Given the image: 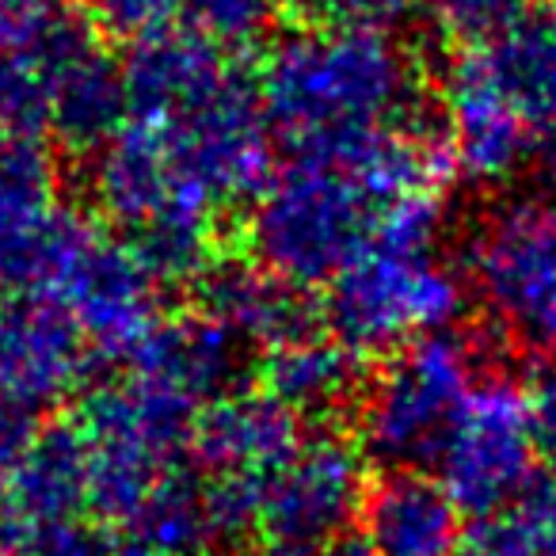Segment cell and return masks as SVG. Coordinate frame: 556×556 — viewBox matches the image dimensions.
<instances>
[{
    "instance_id": "obj_1",
    "label": "cell",
    "mask_w": 556,
    "mask_h": 556,
    "mask_svg": "<svg viewBox=\"0 0 556 556\" xmlns=\"http://www.w3.org/2000/svg\"><path fill=\"white\" fill-rule=\"evenodd\" d=\"M255 80L290 161L343 168L389 126L427 111L416 54L381 27H294L270 42Z\"/></svg>"
},
{
    "instance_id": "obj_2",
    "label": "cell",
    "mask_w": 556,
    "mask_h": 556,
    "mask_svg": "<svg viewBox=\"0 0 556 556\" xmlns=\"http://www.w3.org/2000/svg\"><path fill=\"white\" fill-rule=\"evenodd\" d=\"M510 336L492 320L404 343L358 396L363 454L381 469L434 465L469 396L495 374H510Z\"/></svg>"
},
{
    "instance_id": "obj_3",
    "label": "cell",
    "mask_w": 556,
    "mask_h": 556,
    "mask_svg": "<svg viewBox=\"0 0 556 556\" xmlns=\"http://www.w3.org/2000/svg\"><path fill=\"white\" fill-rule=\"evenodd\" d=\"M381 202L340 164L290 161L248 202V255L294 290H328L378 232Z\"/></svg>"
},
{
    "instance_id": "obj_4",
    "label": "cell",
    "mask_w": 556,
    "mask_h": 556,
    "mask_svg": "<svg viewBox=\"0 0 556 556\" xmlns=\"http://www.w3.org/2000/svg\"><path fill=\"white\" fill-rule=\"evenodd\" d=\"M465 298L469 282L439 260V248L374 237V244L325 290L320 325L358 358H389L419 336L454 328Z\"/></svg>"
},
{
    "instance_id": "obj_5",
    "label": "cell",
    "mask_w": 556,
    "mask_h": 556,
    "mask_svg": "<svg viewBox=\"0 0 556 556\" xmlns=\"http://www.w3.org/2000/svg\"><path fill=\"white\" fill-rule=\"evenodd\" d=\"M199 412L138 374L96 386L77 412L92 469V515L130 526L146 495L191 454Z\"/></svg>"
},
{
    "instance_id": "obj_6",
    "label": "cell",
    "mask_w": 556,
    "mask_h": 556,
    "mask_svg": "<svg viewBox=\"0 0 556 556\" xmlns=\"http://www.w3.org/2000/svg\"><path fill=\"white\" fill-rule=\"evenodd\" d=\"M465 282L515 348L556 351V202L495 206L465 244Z\"/></svg>"
},
{
    "instance_id": "obj_7",
    "label": "cell",
    "mask_w": 556,
    "mask_h": 556,
    "mask_svg": "<svg viewBox=\"0 0 556 556\" xmlns=\"http://www.w3.org/2000/svg\"><path fill=\"white\" fill-rule=\"evenodd\" d=\"M541 450L533 396L510 374H495L469 396L434 465L457 507L469 518H484L538 484Z\"/></svg>"
},
{
    "instance_id": "obj_8",
    "label": "cell",
    "mask_w": 556,
    "mask_h": 556,
    "mask_svg": "<svg viewBox=\"0 0 556 556\" xmlns=\"http://www.w3.org/2000/svg\"><path fill=\"white\" fill-rule=\"evenodd\" d=\"M366 454L336 431H317L260 480L255 538L267 556H317L358 522L366 503Z\"/></svg>"
},
{
    "instance_id": "obj_9",
    "label": "cell",
    "mask_w": 556,
    "mask_h": 556,
    "mask_svg": "<svg viewBox=\"0 0 556 556\" xmlns=\"http://www.w3.org/2000/svg\"><path fill=\"white\" fill-rule=\"evenodd\" d=\"M47 290L77 317L96 358L130 363L161 325V282L126 240L103 232L88 217L73 229Z\"/></svg>"
},
{
    "instance_id": "obj_10",
    "label": "cell",
    "mask_w": 556,
    "mask_h": 556,
    "mask_svg": "<svg viewBox=\"0 0 556 556\" xmlns=\"http://www.w3.org/2000/svg\"><path fill=\"white\" fill-rule=\"evenodd\" d=\"M164 134L214 206L252 202L275 176L278 141L263 108L260 80L237 65L214 96L187 111L179 123L164 126Z\"/></svg>"
},
{
    "instance_id": "obj_11",
    "label": "cell",
    "mask_w": 556,
    "mask_h": 556,
    "mask_svg": "<svg viewBox=\"0 0 556 556\" xmlns=\"http://www.w3.org/2000/svg\"><path fill=\"white\" fill-rule=\"evenodd\" d=\"M92 363L88 336L50 290L0 294V404L42 416L85 386Z\"/></svg>"
},
{
    "instance_id": "obj_12",
    "label": "cell",
    "mask_w": 556,
    "mask_h": 556,
    "mask_svg": "<svg viewBox=\"0 0 556 556\" xmlns=\"http://www.w3.org/2000/svg\"><path fill=\"white\" fill-rule=\"evenodd\" d=\"M88 194L96 210L123 229V237L168 217L217 210L184 168L168 134L146 123H126L96 149L88 161Z\"/></svg>"
},
{
    "instance_id": "obj_13",
    "label": "cell",
    "mask_w": 556,
    "mask_h": 556,
    "mask_svg": "<svg viewBox=\"0 0 556 556\" xmlns=\"http://www.w3.org/2000/svg\"><path fill=\"white\" fill-rule=\"evenodd\" d=\"M442 123L457 172L472 184H503L538 149V130L495 85L477 47H465L450 62L442 88Z\"/></svg>"
},
{
    "instance_id": "obj_14",
    "label": "cell",
    "mask_w": 556,
    "mask_h": 556,
    "mask_svg": "<svg viewBox=\"0 0 556 556\" xmlns=\"http://www.w3.org/2000/svg\"><path fill=\"white\" fill-rule=\"evenodd\" d=\"M305 442L302 416L267 389H232L210 401L194 424V465L214 477L263 480Z\"/></svg>"
},
{
    "instance_id": "obj_15",
    "label": "cell",
    "mask_w": 556,
    "mask_h": 556,
    "mask_svg": "<svg viewBox=\"0 0 556 556\" xmlns=\"http://www.w3.org/2000/svg\"><path fill=\"white\" fill-rule=\"evenodd\" d=\"M194 309L214 317L244 348H275L320 325V305L270 275L252 255H217L194 282Z\"/></svg>"
},
{
    "instance_id": "obj_16",
    "label": "cell",
    "mask_w": 556,
    "mask_h": 556,
    "mask_svg": "<svg viewBox=\"0 0 556 556\" xmlns=\"http://www.w3.org/2000/svg\"><path fill=\"white\" fill-rule=\"evenodd\" d=\"M229 73L232 62L225 50L187 27L134 39L123 58L130 123H146L156 130L179 123L187 111L214 96Z\"/></svg>"
},
{
    "instance_id": "obj_17",
    "label": "cell",
    "mask_w": 556,
    "mask_h": 556,
    "mask_svg": "<svg viewBox=\"0 0 556 556\" xmlns=\"http://www.w3.org/2000/svg\"><path fill=\"white\" fill-rule=\"evenodd\" d=\"M363 538L378 556H462L465 510L439 477L386 469L363 503Z\"/></svg>"
},
{
    "instance_id": "obj_18",
    "label": "cell",
    "mask_w": 556,
    "mask_h": 556,
    "mask_svg": "<svg viewBox=\"0 0 556 556\" xmlns=\"http://www.w3.org/2000/svg\"><path fill=\"white\" fill-rule=\"evenodd\" d=\"M248 348L225 332L214 317L191 309L184 317H161L149 340L130 358V374L206 408L210 401L240 389Z\"/></svg>"
},
{
    "instance_id": "obj_19",
    "label": "cell",
    "mask_w": 556,
    "mask_h": 556,
    "mask_svg": "<svg viewBox=\"0 0 556 556\" xmlns=\"http://www.w3.org/2000/svg\"><path fill=\"white\" fill-rule=\"evenodd\" d=\"M9 500L35 530L77 522L92 510V469L77 424L39 427L9 472Z\"/></svg>"
},
{
    "instance_id": "obj_20",
    "label": "cell",
    "mask_w": 556,
    "mask_h": 556,
    "mask_svg": "<svg viewBox=\"0 0 556 556\" xmlns=\"http://www.w3.org/2000/svg\"><path fill=\"white\" fill-rule=\"evenodd\" d=\"M260 386L298 416H336L363 396V358L325 328L282 340L260 355Z\"/></svg>"
},
{
    "instance_id": "obj_21",
    "label": "cell",
    "mask_w": 556,
    "mask_h": 556,
    "mask_svg": "<svg viewBox=\"0 0 556 556\" xmlns=\"http://www.w3.org/2000/svg\"><path fill=\"white\" fill-rule=\"evenodd\" d=\"M130 123L123 62L108 58L100 42L80 50L47 92V134L65 149L96 153Z\"/></svg>"
},
{
    "instance_id": "obj_22",
    "label": "cell",
    "mask_w": 556,
    "mask_h": 556,
    "mask_svg": "<svg viewBox=\"0 0 556 556\" xmlns=\"http://www.w3.org/2000/svg\"><path fill=\"white\" fill-rule=\"evenodd\" d=\"M462 556H556V480L541 477L522 500L477 518Z\"/></svg>"
},
{
    "instance_id": "obj_23",
    "label": "cell",
    "mask_w": 556,
    "mask_h": 556,
    "mask_svg": "<svg viewBox=\"0 0 556 556\" xmlns=\"http://www.w3.org/2000/svg\"><path fill=\"white\" fill-rule=\"evenodd\" d=\"M419 4L431 9L434 20L454 39H462L465 47H477V42L495 39L510 24L526 20L530 12L545 9L548 0H419Z\"/></svg>"
},
{
    "instance_id": "obj_24",
    "label": "cell",
    "mask_w": 556,
    "mask_h": 556,
    "mask_svg": "<svg viewBox=\"0 0 556 556\" xmlns=\"http://www.w3.org/2000/svg\"><path fill=\"white\" fill-rule=\"evenodd\" d=\"M88 4H92L96 24L126 42L184 27L191 12V0H88Z\"/></svg>"
},
{
    "instance_id": "obj_25",
    "label": "cell",
    "mask_w": 556,
    "mask_h": 556,
    "mask_svg": "<svg viewBox=\"0 0 556 556\" xmlns=\"http://www.w3.org/2000/svg\"><path fill=\"white\" fill-rule=\"evenodd\" d=\"M287 4L294 12H302L309 24L381 27V31H389L412 9H419V0H287Z\"/></svg>"
},
{
    "instance_id": "obj_26",
    "label": "cell",
    "mask_w": 556,
    "mask_h": 556,
    "mask_svg": "<svg viewBox=\"0 0 556 556\" xmlns=\"http://www.w3.org/2000/svg\"><path fill=\"white\" fill-rule=\"evenodd\" d=\"M115 545L118 541L88 526L85 518L35 530V556H115Z\"/></svg>"
},
{
    "instance_id": "obj_27",
    "label": "cell",
    "mask_w": 556,
    "mask_h": 556,
    "mask_svg": "<svg viewBox=\"0 0 556 556\" xmlns=\"http://www.w3.org/2000/svg\"><path fill=\"white\" fill-rule=\"evenodd\" d=\"M0 556H35V526L12 507L0 503Z\"/></svg>"
},
{
    "instance_id": "obj_28",
    "label": "cell",
    "mask_w": 556,
    "mask_h": 556,
    "mask_svg": "<svg viewBox=\"0 0 556 556\" xmlns=\"http://www.w3.org/2000/svg\"><path fill=\"white\" fill-rule=\"evenodd\" d=\"M533 404H538L541 442H545V450L556 454V358L548 363V370L541 374V386H538V393H533Z\"/></svg>"
},
{
    "instance_id": "obj_29",
    "label": "cell",
    "mask_w": 556,
    "mask_h": 556,
    "mask_svg": "<svg viewBox=\"0 0 556 556\" xmlns=\"http://www.w3.org/2000/svg\"><path fill=\"white\" fill-rule=\"evenodd\" d=\"M317 556H378L370 545H366V538L358 533V538H351V533H343V538H336L332 545H325Z\"/></svg>"
},
{
    "instance_id": "obj_30",
    "label": "cell",
    "mask_w": 556,
    "mask_h": 556,
    "mask_svg": "<svg viewBox=\"0 0 556 556\" xmlns=\"http://www.w3.org/2000/svg\"><path fill=\"white\" fill-rule=\"evenodd\" d=\"M115 556H168V553H161V548H149V545H141V541H118L115 545Z\"/></svg>"
}]
</instances>
